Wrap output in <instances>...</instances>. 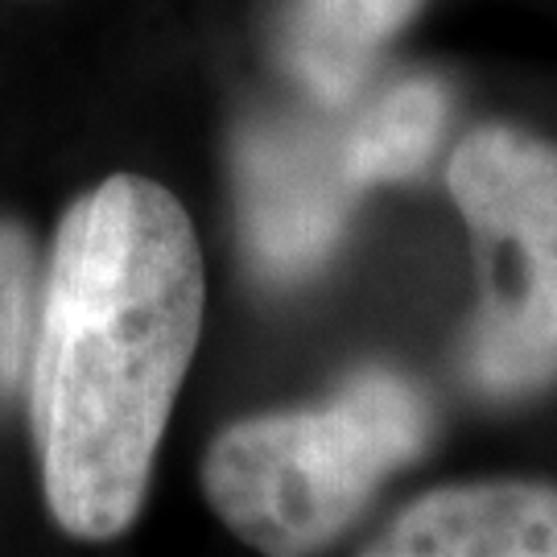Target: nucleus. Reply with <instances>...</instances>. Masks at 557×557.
Segmentation results:
<instances>
[{
  "label": "nucleus",
  "instance_id": "6e6552de",
  "mask_svg": "<svg viewBox=\"0 0 557 557\" xmlns=\"http://www.w3.org/2000/svg\"><path fill=\"white\" fill-rule=\"evenodd\" d=\"M41 252L34 232L13 215H0V418L13 409L29 376L34 326H38Z\"/></svg>",
  "mask_w": 557,
  "mask_h": 557
},
{
  "label": "nucleus",
  "instance_id": "f257e3e1",
  "mask_svg": "<svg viewBox=\"0 0 557 557\" xmlns=\"http://www.w3.org/2000/svg\"><path fill=\"white\" fill-rule=\"evenodd\" d=\"M202 310V248L174 190L112 174L62 211L25 384L41 496L66 537L137 524Z\"/></svg>",
  "mask_w": 557,
  "mask_h": 557
},
{
  "label": "nucleus",
  "instance_id": "20e7f679",
  "mask_svg": "<svg viewBox=\"0 0 557 557\" xmlns=\"http://www.w3.org/2000/svg\"><path fill=\"white\" fill-rule=\"evenodd\" d=\"M239 220L264 281L314 277L338 248L359 190L343 165V128L257 124L239 140Z\"/></svg>",
  "mask_w": 557,
  "mask_h": 557
},
{
  "label": "nucleus",
  "instance_id": "7ed1b4c3",
  "mask_svg": "<svg viewBox=\"0 0 557 557\" xmlns=\"http://www.w3.org/2000/svg\"><path fill=\"white\" fill-rule=\"evenodd\" d=\"M446 182L479 269L462 380L496 405L541 397L557 384V145L483 124L458 140Z\"/></svg>",
  "mask_w": 557,
  "mask_h": 557
},
{
  "label": "nucleus",
  "instance_id": "f03ea898",
  "mask_svg": "<svg viewBox=\"0 0 557 557\" xmlns=\"http://www.w3.org/2000/svg\"><path fill=\"white\" fill-rule=\"evenodd\" d=\"M434 438V405L393 368H363L306 409L223 425L202 455V496L244 545L314 554L351 524L384 479Z\"/></svg>",
  "mask_w": 557,
  "mask_h": 557
},
{
  "label": "nucleus",
  "instance_id": "39448f33",
  "mask_svg": "<svg viewBox=\"0 0 557 557\" xmlns=\"http://www.w3.org/2000/svg\"><path fill=\"white\" fill-rule=\"evenodd\" d=\"M368 557H557V487L458 483L413 499L363 545Z\"/></svg>",
  "mask_w": 557,
  "mask_h": 557
},
{
  "label": "nucleus",
  "instance_id": "0eeeda50",
  "mask_svg": "<svg viewBox=\"0 0 557 557\" xmlns=\"http://www.w3.org/2000/svg\"><path fill=\"white\" fill-rule=\"evenodd\" d=\"M450 96L438 79H405L368 103L343 128V165L359 195L380 182H405L425 170L446 128Z\"/></svg>",
  "mask_w": 557,
  "mask_h": 557
},
{
  "label": "nucleus",
  "instance_id": "423d86ee",
  "mask_svg": "<svg viewBox=\"0 0 557 557\" xmlns=\"http://www.w3.org/2000/svg\"><path fill=\"white\" fill-rule=\"evenodd\" d=\"M425 0H294L289 62L322 103H347Z\"/></svg>",
  "mask_w": 557,
  "mask_h": 557
}]
</instances>
